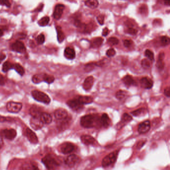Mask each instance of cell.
<instances>
[{
	"label": "cell",
	"instance_id": "52",
	"mask_svg": "<svg viewBox=\"0 0 170 170\" xmlns=\"http://www.w3.org/2000/svg\"><path fill=\"white\" fill-rule=\"evenodd\" d=\"M6 58V55L3 52H0V64Z\"/></svg>",
	"mask_w": 170,
	"mask_h": 170
},
{
	"label": "cell",
	"instance_id": "3",
	"mask_svg": "<svg viewBox=\"0 0 170 170\" xmlns=\"http://www.w3.org/2000/svg\"><path fill=\"white\" fill-rule=\"evenodd\" d=\"M94 121L95 119L93 116L91 115H87L81 118V125L85 128H90L93 127Z\"/></svg>",
	"mask_w": 170,
	"mask_h": 170
},
{
	"label": "cell",
	"instance_id": "37",
	"mask_svg": "<svg viewBox=\"0 0 170 170\" xmlns=\"http://www.w3.org/2000/svg\"><path fill=\"white\" fill-rule=\"evenodd\" d=\"M145 55L147 57L150 61H153L154 59V55L151 51L149 49H146L145 52Z\"/></svg>",
	"mask_w": 170,
	"mask_h": 170
},
{
	"label": "cell",
	"instance_id": "11",
	"mask_svg": "<svg viewBox=\"0 0 170 170\" xmlns=\"http://www.w3.org/2000/svg\"><path fill=\"white\" fill-rule=\"evenodd\" d=\"M79 158L78 156L75 155H69L65 159V163L69 167H73L79 162Z\"/></svg>",
	"mask_w": 170,
	"mask_h": 170
},
{
	"label": "cell",
	"instance_id": "45",
	"mask_svg": "<svg viewBox=\"0 0 170 170\" xmlns=\"http://www.w3.org/2000/svg\"><path fill=\"white\" fill-rule=\"evenodd\" d=\"M97 20L100 25H103L104 23V16L102 14H100L97 17Z\"/></svg>",
	"mask_w": 170,
	"mask_h": 170
},
{
	"label": "cell",
	"instance_id": "32",
	"mask_svg": "<svg viewBox=\"0 0 170 170\" xmlns=\"http://www.w3.org/2000/svg\"><path fill=\"white\" fill-rule=\"evenodd\" d=\"M49 20H50V19L49 17H47V16L44 17L39 20L38 24L41 27L46 26L49 23Z\"/></svg>",
	"mask_w": 170,
	"mask_h": 170
},
{
	"label": "cell",
	"instance_id": "4",
	"mask_svg": "<svg viewBox=\"0 0 170 170\" xmlns=\"http://www.w3.org/2000/svg\"><path fill=\"white\" fill-rule=\"evenodd\" d=\"M117 153L116 152H114L110 153L107 156L104 157V158L102 161V166L103 167H106L112 164L116 161L117 158Z\"/></svg>",
	"mask_w": 170,
	"mask_h": 170
},
{
	"label": "cell",
	"instance_id": "7",
	"mask_svg": "<svg viewBox=\"0 0 170 170\" xmlns=\"http://www.w3.org/2000/svg\"><path fill=\"white\" fill-rule=\"evenodd\" d=\"M11 49L15 52L20 53H25L26 51V49L23 42L19 40H17L11 45Z\"/></svg>",
	"mask_w": 170,
	"mask_h": 170
},
{
	"label": "cell",
	"instance_id": "54",
	"mask_svg": "<svg viewBox=\"0 0 170 170\" xmlns=\"http://www.w3.org/2000/svg\"><path fill=\"white\" fill-rule=\"evenodd\" d=\"M3 144L4 142H3V137L2 136L1 134H0V149L3 146Z\"/></svg>",
	"mask_w": 170,
	"mask_h": 170
},
{
	"label": "cell",
	"instance_id": "34",
	"mask_svg": "<svg viewBox=\"0 0 170 170\" xmlns=\"http://www.w3.org/2000/svg\"><path fill=\"white\" fill-rule=\"evenodd\" d=\"M43 74H38L33 75L32 78V81L34 83L38 84L43 81Z\"/></svg>",
	"mask_w": 170,
	"mask_h": 170
},
{
	"label": "cell",
	"instance_id": "18",
	"mask_svg": "<svg viewBox=\"0 0 170 170\" xmlns=\"http://www.w3.org/2000/svg\"><path fill=\"white\" fill-rule=\"evenodd\" d=\"M30 125L35 130H39L43 127V124L39 118H32L30 120Z\"/></svg>",
	"mask_w": 170,
	"mask_h": 170
},
{
	"label": "cell",
	"instance_id": "9",
	"mask_svg": "<svg viewBox=\"0 0 170 170\" xmlns=\"http://www.w3.org/2000/svg\"><path fill=\"white\" fill-rule=\"evenodd\" d=\"M65 7L64 5L58 4L55 7L54 12H53V16L54 19L56 20H58L61 19L62 14L64 12Z\"/></svg>",
	"mask_w": 170,
	"mask_h": 170
},
{
	"label": "cell",
	"instance_id": "53",
	"mask_svg": "<svg viewBox=\"0 0 170 170\" xmlns=\"http://www.w3.org/2000/svg\"><path fill=\"white\" fill-rule=\"evenodd\" d=\"M145 142L141 141V142H139L138 144H137V148L139 149L141 148L143 145H144V144H145Z\"/></svg>",
	"mask_w": 170,
	"mask_h": 170
},
{
	"label": "cell",
	"instance_id": "47",
	"mask_svg": "<svg viewBox=\"0 0 170 170\" xmlns=\"http://www.w3.org/2000/svg\"><path fill=\"white\" fill-rule=\"evenodd\" d=\"M137 32L138 31L137 30L131 27H129L127 30V33L131 35H135L136 34H137Z\"/></svg>",
	"mask_w": 170,
	"mask_h": 170
},
{
	"label": "cell",
	"instance_id": "22",
	"mask_svg": "<svg viewBox=\"0 0 170 170\" xmlns=\"http://www.w3.org/2000/svg\"><path fill=\"white\" fill-rule=\"evenodd\" d=\"M40 121L43 124H50L52 121V117L48 113L42 112L39 117Z\"/></svg>",
	"mask_w": 170,
	"mask_h": 170
},
{
	"label": "cell",
	"instance_id": "31",
	"mask_svg": "<svg viewBox=\"0 0 170 170\" xmlns=\"http://www.w3.org/2000/svg\"><path fill=\"white\" fill-rule=\"evenodd\" d=\"M13 68L21 76H23L25 74V70L23 68V66L19 65V64L14 65Z\"/></svg>",
	"mask_w": 170,
	"mask_h": 170
},
{
	"label": "cell",
	"instance_id": "36",
	"mask_svg": "<svg viewBox=\"0 0 170 170\" xmlns=\"http://www.w3.org/2000/svg\"><path fill=\"white\" fill-rule=\"evenodd\" d=\"M146 112V109L145 108H141L133 111L131 112V114L135 116H140L142 115L143 114H145Z\"/></svg>",
	"mask_w": 170,
	"mask_h": 170
},
{
	"label": "cell",
	"instance_id": "40",
	"mask_svg": "<svg viewBox=\"0 0 170 170\" xmlns=\"http://www.w3.org/2000/svg\"><path fill=\"white\" fill-rule=\"evenodd\" d=\"M119 43V40L118 39L115 37H112L108 39V43L110 46H114L118 45Z\"/></svg>",
	"mask_w": 170,
	"mask_h": 170
},
{
	"label": "cell",
	"instance_id": "25",
	"mask_svg": "<svg viewBox=\"0 0 170 170\" xmlns=\"http://www.w3.org/2000/svg\"><path fill=\"white\" fill-rule=\"evenodd\" d=\"M103 42V39L102 38L100 37L95 38L91 40L90 47L94 49L99 48L102 44Z\"/></svg>",
	"mask_w": 170,
	"mask_h": 170
},
{
	"label": "cell",
	"instance_id": "1",
	"mask_svg": "<svg viewBox=\"0 0 170 170\" xmlns=\"http://www.w3.org/2000/svg\"><path fill=\"white\" fill-rule=\"evenodd\" d=\"M32 96L36 101L49 104L51 102V98L46 94L38 90H35L32 92Z\"/></svg>",
	"mask_w": 170,
	"mask_h": 170
},
{
	"label": "cell",
	"instance_id": "23",
	"mask_svg": "<svg viewBox=\"0 0 170 170\" xmlns=\"http://www.w3.org/2000/svg\"><path fill=\"white\" fill-rule=\"evenodd\" d=\"M77 99L82 105L90 104L93 101V98L88 96H79Z\"/></svg>",
	"mask_w": 170,
	"mask_h": 170
},
{
	"label": "cell",
	"instance_id": "2",
	"mask_svg": "<svg viewBox=\"0 0 170 170\" xmlns=\"http://www.w3.org/2000/svg\"><path fill=\"white\" fill-rule=\"evenodd\" d=\"M42 162L49 170H54L58 166L56 160L51 155H47L43 157Z\"/></svg>",
	"mask_w": 170,
	"mask_h": 170
},
{
	"label": "cell",
	"instance_id": "44",
	"mask_svg": "<svg viewBox=\"0 0 170 170\" xmlns=\"http://www.w3.org/2000/svg\"><path fill=\"white\" fill-rule=\"evenodd\" d=\"M116 54V52L113 49H110L107 51L106 55L109 58L114 56Z\"/></svg>",
	"mask_w": 170,
	"mask_h": 170
},
{
	"label": "cell",
	"instance_id": "50",
	"mask_svg": "<svg viewBox=\"0 0 170 170\" xmlns=\"http://www.w3.org/2000/svg\"><path fill=\"white\" fill-rule=\"evenodd\" d=\"M108 33H109V30H108L107 27H105L103 30L102 35L103 36H106L108 35Z\"/></svg>",
	"mask_w": 170,
	"mask_h": 170
},
{
	"label": "cell",
	"instance_id": "51",
	"mask_svg": "<svg viewBox=\"0 0 170 170\" xmlns=\"http://www.w3.org/2000/svg\"><path fill=\"white\" fill-rule=\"evenodd\" d=\"M5 83V79L3 75L0 74V85H4Z\"/></svg>",
	"mask_w": 170,
	"mask_h": 170
},
{
	"label": "cell",
	"instance_id": "49",
	"mask_svg": "<svg viewBox=\"0 0 170 170\" xmlns=\"http://www.w3.org/2000/svg\"><path fill=\"white\" fill-rule=\"evenodd\" d=\"M164 94L167 97H170V88L169 87H167L164 90Z\"/></svg>",
	"mask_w": 170,
	"mask_h": 170
},
{
	"label": "cell",
	"instance_id": "27",
	"mask_svg": "<svg viewBox=\"0 0 170 170\" xmlns=\"http://www.w3.org/2000/svg\"><path fill=\"white\" fill-rule=\"evenodd\" d=\"M123 82L127 87H131L134 85L135 81L132 77L131 75H126L123 78Z\"/></svg>",
	"mask_w": 170,
	"mask_h": 170
},
{
	"label": "cell",
	"instance_id": "43",
	"mask_svg": "<svg viewBox=\"0 0 170 170\" xmlns=\"http://www.w3.org/2000/svg\"><path fill=\"white\" fill-rule=\"evenodd\" d=\"M95 65H96V64H89L85 65V68H84L85 71L87 72L91 71H92L94 68V66Z\"/></svg>",
	"mask_w": 170,
	"mask_h": 170
},
{
	"label": "cell",
	"instance_id": "12",
	"mask_svg": "<svg viewBox=\"0 0 170 170\" xmlns=\"http://www.w3.org/2000/svg\"><path fill=\"white\" fill-rule=\"evenodd\" d=\"M55 118L58 120H64L68 118V114L67 111L64 109L59 108L55 111Z\"/></svg>",
	"mask_w": 170,
	"mask_h": 170
},
{
	"label": "cell",
	"instance_id": "17",
	"mask_svg": "<svg viewBox=\"0 0 170 170\" xmlns=\"http://www.w3.org/2000/svg\"><path fill=\"white\" fill-rule=\"evenodd\" d=\"M42 113L41 108L36 105L32 106L30 109V113L33 118H39Z\"/></svg>",
	"mask_w": 170,
	"mask_h": 170
},
{
	"label": "cell",
	"instance_id": "41",
	"mask_svg": "<svg viewBox=\"0 0 170 170\" xmlns=\"http://www.w3.org/2000/svg\"><path fill=\"white\" fill-rule=\"evenodd\" d=\"M45 41V36L43 34L41 33L40 35L38 36V37L36 38V42L39 45H42L44 43Z\"/></svg>",
	"mask_w": 170,
	"mask_h": 170
},
{
	"label": "cell",
	"instance_id": "28",
	"mask_svg": "<svg viewBox=\"0 0 170 170\" xmlns=\"http://www.w3.org/2000/svg\"><path fill=\"white\" fill-rule=\"evenodd\" d=\"M85 5L91 9H95L99 5V2L96 0H89L85 2Z\"/></svg>",
	"mask_w": 170,
	"mask_h": 170
},
{
	"label": "cell",
	"instance_id": "35",
	"mask_svg": "<svg viewBox=\"0 0 170 170\" xmlns=\"http://www.w3.org/2000/svg\"><path fill=\"white\" fill-rule=\"evenodd\" d=\"M43 81L47 83L51 84L55 81V77L53 76L48 75L47 74H43Z\"/></svg>",
	"mask_w": 170,
	"mask_h": 170
},
{
	"label": "cell",
	"instance_id": "6",
	"mask_svg": "<svg viewBox=\"0 0 170 170\" xmlns=\"http://www.w3.org/2000/svg\"><path fill=\"white\" fill-rule=\"evenodd\" d=\"M66 103L74 111H78L83 108V105H82L77 98L69 100Z\"/></svg>",
	"mask_w": 170,
	"mask_h": 170
},
{
	"label": "cell",
	"instance_id": "55",
	"mask_svg": "<svg viewBox=\"0 0 170 170\" xmlns=\"http://www.w3.org/2000/svg\"><path fill=\"white\" fill-rule=\"evenodd\" d=\"M164 4L166 6H170V2L169 1H165Z\"/></svg>",
	"mask_w": 170,
	"mask_h": 170
},
{
	"label": "cell",
	"instance_id": "29",
	"mask_svg": "<svg viewBox=\"0 0 170 170\" xmlns=\"http://www.w3.org/2000/svg\"><path fill=\"white\" fill-rule=\"evenodd\" d=\"M101 122L103 126L106 127L109 125L110 119L107 114L104 113L101 117Z\"/></svg>",
	"mask_w": 170,
	"mask_h": 170
},
{
	"label": "cell",
	"instance_id": "15",
	"mask_svg": "<svg viewBox=\"0 0 170 170\" xmlns=\"http://www.w3.org/2000/svg\"><path fill=\"white\" fill-rule=\"evenodd\" d=\"M140 82L142 87L146 90L151 89L153 87V83H154L152 79L147 77H144L141 78Z\"/></svg>",
	"mask_w": 170,
	"mask_h": 170
},
{
	"label": "cell",
	"instance_id": "46",
	"mask_svg": "<svg viewBox=\"0 0 170 170\" xmlns=\"http://www.w3.org/2000/svg\"><path fill=\"white\" fill-rule=\"evenodd\" d=\"M123 44H124V46L125 48H129L132 45L133 42L130 39H125L123 42Z\"/></svg>",
	"mask_w": 170,
	"mask_h": 170
},
{
	"label": "cell",
	"instance_id": "48",
	"mask_svg": "<svg viewBox=\"0 0 170 170\" xmlns=\"http://www.w3.org/2000/svg\"><path fill=\"white\" fill-rule=\"evenodd\" d=\"M0 5L6 6L8 8L11 7V3L8 1H0Z\"/></svg>",
	"mask_w": 170,
	"mask_h": 170
},
{
	"label": "cell",
	"instance_id": "26",
	"mask_svg": "<svg viewBox=\"0 0 170 170\" xmlns=\"http://www.w3.org/2000/svg\"><path fill=\"white\" fill-rule=\"evenodd\" d=\"M56 32H57V38L58 42L59 43H61L65 39V35L62 30L61 27L60 26H57L56 27Z\"/></svg>",
	"mask_w": 170,
	"mask_h": 170
},
{
	"label": "cell",
	"instance_id": "30",
	"mask_svg": "<svg viewBox=\"0 0 170 170\" xmlns=\"http://www.w3.org/2000/svg\"><path fill=\"white\" fill-rule=\"evenodd\" d=\"M127 94H128V93H127V91L120 90L116 92V97L119 100H122L124 99V98L126 97L127 96Z\"/></svg>",
	"mask_w": 170,
	"mask_h": 170
},
{
	"label": "cell",
	"instance_id": "33",
	"mask_svg": "<svg viewBox=\"0 0 170 170\" xmlns=\"http://www.w3.org/2000/svg\"><path fill=\"white\" fill-rule=\"evenodd\" d=\"M14 65L12 64L10 61H6L4 64H3V67H2V71L4 72H7L10 70V69L13 68Z\"/></svg>",
	"mask_w": 170,
	"mask_h": 170
},
{
	"label": "cell",
	"instance_id": "16",
	"mask_svg": "<svg viewBox=\"0 0 170 170\" xmlns=\"http://www.w3.org/2000/svg\"><path fill=\"white\" fill-rule=\"evenodd\" d=\"M20 170H39L38 165L34 162H27L22 165Z\"/></svg>",
	"mask_w": 170,
	"mask_h": 170
},
{
	"label": "cell",
	"instance_id": "24",
	"mask_svg": "<svg viewBox=\"0 0 170 170\" xmlns=\"http://www.w3.org/2000/svg\"><path fill=\"white\" fill-rule=\"evenodd\" d=\"M165 58V54L164 52H161L159 55L158 59L156 62V66L159 69L162 70L165 66V63L164 62V59Z\"/></svg>",
	"mask_w": 170,
	"mask_h": 170
},
{
	"label": "cell",
	"instance_id": "8",
	"mask_svg": "<svg viewBox=\"0 0 170 170\" xmlns=\"http://www.w3.org/2000/svg\"><path fill=\"white\" fill-rule=\"evenodd\" d=\"M1 135L8 140H13L17 136V132L13 129H6L2 131Z\"/></svg>",
	"mask_w": 170,
	"mask_h": 170
},
{
	"label": "cell",
	"instance_id": "39",
	"mask_svg": "<svg viewBox=\"0 0 170 170\" xmlns=\"http://www.w3.org/2000/svg\"><path fill=\"white\" fill-rule=\"evenodd\" d=\"M141 65L144 69H149L151 66L150 61L147 59H144L142 61Z\"/></svg>",
	"mask_w": 170,
	"mask_h": 170
},
{
	"label": "cell",
	"instance_id": "56",
	"mask_svg": "<svg viewBox=\"0 0 170 170\" xmlns=\"http://www.w3.org/2000/svg\"><path fill=\"white\" fill-rule=\"evenodd\" d=\"M3 34H4V33H3V30L0 29V37L3 36Z\"/></svg>",
	"mask_w": 170,
	"mask_h": 170
},
{
	"label": "cell",
	"instance_id": "14",
	"mask_svg": "<svg viewBox=\"0 0 170 170\" xmlns=\"http://www.w3.org/2000/svg\"><path fill=\"white\" fill-rule=\"evenodd\" d=\"M150 128H151V124L150 121L149 120H146L143 122L141 123L139 125L138 130L140 134H144L148 132L150 130Z\"/></svg>",
	"mask_w": 170,
	"mask_h": 170
},
{
	"label": "cell",
	"instance_id": "10",
	"mask_svg": "<svg viewBox=\"0 0 170 170\" xmlns=\"http://www.w3.org/2000/svg\"><path fill=\"white\" fill-rule=\"evenodd\" d=\"M25 135L26 136L30 143L33 144H36L38 143V137L35 133L30 130V129L27 128L25 131Z\"/></svg>",
	"mask_w": 170,
	"mask_h": 170
},
{
	"label": "cell",
	"instance_id": "42",
	"mask_svg": "<svg viewBox=\"0 0 170 170\" xmlns=\"http://www.w3.org/2000/svg\"><path fill=\"white\" fill-rule=\"evenodd\" d=\"M132 120V118L128 114L124 113L123 115L122 118V121L123 122H128L131 121Z\"/></svg>",
	"mask_w": 170,
	"mask_h": 170
},
{
	"label": "cell",
	"instance_id": "5",
	"mask_svg": "<svg viewBox=\"0 0 170 170\" xmlns=\"http://www.w3.org/2000/svg\"><path fill=\"white\" fill-rule=\"evenodd\" d=\"M22 103L11 101L7 104V109L11 113H18L21 110L22 108Z\"/></svg>",
	"mask_w": 170,
	"mask_h": 170
},
{
	"label": "cell",
	"instance_id": "13",
	"mask_svg": "<svg viewBox=\"0 0 170 170\" xmlns=\"http://www.w3.org/2000/svg\"><path fill=\"white\" fill-rule=\"evenodd\" d=\"M74 147L73 144L68 142H65L61 146V151L64 154H68L71 153L74 150Z\"/></svg>",
	"mask_w": 170,
	"mask_h": 170
},
{
	"label": "cell",
	"instance_id": "21",
	"mask_svg": "<svg viewBox=\"0 0 170 170\" xmlns=\"http://www.w3.org/2000/svg\"><path fill=\"white\" fill-rule=\"evenodd\" d=\"M64 55L67 59L72 60L75 58V51L71 47H67L64 51Z\"/></svg>",
	"mask_w": 170,
	"mask_h": 170
},
{
	"label": "cell",
	"instance_id": "20",
	"mask_svg": "<svg viewBox=\"0 0 170 170\" xmlns=\"http://www.w3.org/2000/svg\"><path fill=\"white\" fill-rule=\"evenodd\" d=\"M80 139L82 143L87 145H94L96 142L93 137H92L91 136L87 135L81 136Z\"/></svg>",
	"mask_w": 170,
	"mask_h": 170
},
{
	"label": "cell",
	"instance_id": "38",
	"mask_svg": "<svg viewBox=\"0 0 170 170\" xmlns=\"http://www.w3.org/2000/svg\"><path fill=\"white\" fill-rule=\"evenodd\" d=\"M170 39L169 37L167 36H163L161 38V42L164 46H166L169 45Z\"/></svg>",
	"mask_w": 170,
	"mask_h": 170
},
{
	"label": "cell",
	"instance_id": "19",
	"mask_svg": "<svg viewBox=\"0 0 170 170\" xmlns=\"http://www.w3.org/2000/svg\"><path fill=\"white\" fill-rule=\"evenodd\" d=\"M94 78L92 76L87 77L83 84V88L86 91H88L91 90L92 86L93 85Z\"/></svg>",
	"mask_w": 170,
	"mask_h": 170
}]
</instances>
